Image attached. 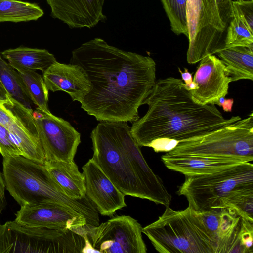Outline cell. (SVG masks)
<instances>
[{"mask_svg": "<svg viewBox=\"0 0 253 253\" xmlns=\"http://www.w3.org/2000/svg\"><path fill=\"white\" fill-rule=\"evenodd\" d=\"M70 63L80 66L91 84L81 103L98 121L129 122L156 83V63L150 57L126 51L95 38L72 52Z\"/></svg>", "mask_w": 253, "mask_h": 253, "instance_id": "6da1fadb", "label": "cell"}, {"mask_svg": "<svg viewBox=\"0 0 253 253\" xmlns=\"http://www.w3.org/2000/svg\"><path fill=\"white\" fill-rule=\"evenodd\" d=\"M148 109L132 123L130 133L140 147L168 152L180 142L198 137L242 118H225L214 104H203L172 77L156 82L142 105Z\"/></svg>", "mask_w": 253, "mask_h": 253, "instance_id": "7a4b0ae2", "label": "cell"}, {"mask_svg": "<svg viewBox=\"0 0 253 253\" xmlns=\"http://www.w3.org/2000/svg\"><path fill=\"white\" fill-rule=\"evenodd\" d=\"M177 193L201 212L233 210L253 222V164L244 162L208 174L185 176Z\"/></svg>", "mask_w": 253, "mask_h": 253, "instance_id": "3957f363", "label": "cell"}, {"mask_svg": "<svg viewBox=\"0 0 253 253\" xmlns=\"http://www.w3.org/2000/svg\"><path fill=\"white\" fill-rule=\"evenodd\" d=\"M2 166L5 188L20 207L57 202L83 215L87 224H99L98 211L87 197L77 200L66 196L44 165L14 155L3 157Z\"/></svg>", "mask_w": 253, "mask_h": 253, "instance_id": "277c9868", "label": "cell"}, {"mask_svg": "<svg viewBox=\"0 0 253 253\" xmlns=\"http://www.w3.org/2000/svg\"><path fill=\"white\" fill-rule=\"evenodd\" d=\"M142 232L161 253H230L228 246L212 231L204 212L189 206L178 211L167 207Z\"/></svg>", "mask_w": 253, "mask_h": 253, "instance_id": "5b68a950", "label": "cell"}, {"mask_svg": "<svg viewBox=\"0 0 253 253\" xmlns=\"http://www.w3.org/2000/svg\"><path fill=\"white\" fill-rule=\"evenodd\" d=\"M186 16L188 63L196 64L225 47L226 30L232 16V0H187Z\"/></svg>", "mask_w": 253, "mask_h": 253, "instance_id": "8992f818", "label": "cell"}, {"mask_svg": "<svg viewBox=\"0 0 253 253\" xmlns=\"http://www.w3.org/2000/svg\"><path fill=\"white\" fill-rule=\"evenodd\" d=\"M86 245L78 231L0 223V253H78Z\"/></svg>", "mask_w": 253, "mask_h": 253, "instance_id": "52a82bcc", "label": "cell"}, {"mask_svg": "<svg viewBox=\"0 0 253 253\" xmlns=\"http://www.w3.org/2000/svg\"><path fill=\"white\" fill-rule=\"evenodd\" d=\"M167 153L253 161V113L246 118L179 142Z\"/></svg>", "mask_w": 253, "mask_h": 253, "instance_id": "ba28073f", "label": "cell"}, {"mask_svg": "<svg viewBox=\"0 0 253 253\" xmlns=\"http://www.w3.org/2000/svg\"><path fill=\"white\" fill-rule=\"evenodd\" d=\"M92 159L125 195L146 199L129 161L108 122H100L90 133Z\"/></svg>", "mask_w": 253, "mask_h": 253, "instance_id": "9c48e42d", "label": "cell"}, {"mask_svg": "<svg viewBox=\"0 0 253 253\" xmlns=\"http://www.w3.org/2000/svg\"><path fill=\"white\" fill-rule=\"evenodd\" d=\"M87 238L97 253H146L141 224L128 215L114 217L97 226L85 225Z\"/></svg>", "mask_w": 253, "mask_h": 253, "instance_id": "30bf717a", "label": "cell"}, {"mask_svg": "<svg viewBox=\"0 0 253 253\" xmlns=\"http://www.w3.org/2000/svg\"><path fill=\"white\" fill-rule=\"evenodd\" d=\"M33 116L46 162H74L81 134L68 121L38 107Z\"/></svg>", "mask_w": 253, "mask_h": 253, "instance_id": "8fae6325", "label": "cell"}, {"mask_svg": "<svg viewBox=\"0 0 253 253\" xmlns=\"http://www.w3.org/2000/svg\"><path fill=\"white\" fill-rule=\"evenodd\" d=\"M32 109H29L9 95L0 101V124L11 133L22 156L45 165V154L41 144Z\"/></svg>", "mask_w": 253, "mask_h": 253, "instance_id": "7c38bea8", "label": "cell"}, {"mask_svg": "<svg viewBox=\"0 0 253 253\" xmlns=\"http://www.w3.org/2000/svg\"><path fill=\"white\" fill-rule=\"evenodd\" d=\"M108 123L129 161L146 199L169 207L171 195L162 179L154 173L145 160L140 147L130 133V126L126 122Z\"/></svg>", "mask_w": 253, "mask_h": 253, "instance_id": "4fadbf2b", "label": "cell"}, {"mask_svg": "<svg viewBox=\"0 0 253 253\" xmlns=\"http://www.w3.org/2000/svg\"><path fill=\"white\" fill-rule=\"evenodd\" d=\"M15 216L18 223L33 227L77 231L87 224L83 215L55 202L22 206Z\"/></svg>", "mask_w": 253, "mask_h": 253, "instance_id": "5bb4252c", "label": "cell"}, {"mask_svg": "<svg viewBox=\"0 0 253 253\" xmlns=\"http://www.w3.org/2000/svg\"><path fill=\"white\" fill-rule=\"evenodd\" d=\"M85 195L98 212L111 216L126 206L125 195L114 185L98 165L91 158L82 167Z\"/></svg>", "mask_w": 253, "mask_h": 253, "instance_id": "9a60e30c", "label": "cell"}, {"mask_svg": "<svg viewBox=\"0 0 253 253\" xmlns=\"http://www.w3.org/2000/svg\"><path fill=\"white\" fill-rule=\"evenodd\" d=\"M200 62L193 79L198 88L189 91L203 104H217L221 97L228 94L231 79L223 63L213 54Z\"/></svg>", "mask_w": 253, "mask_h": 253, "instance_id": "2e32d148", "label": "cell"}, {"mask_svg": "<svg viewBox=\"0 0 253 253\" xmlns=\"http://www.w3.org/2000/svg\"><path fill=\"white\" fill-rule=\"evenodd\" d=\"M51 16L71 28H93L105 22V0H46Z\"/></svg>", "mask_w": 253, "mask_h": 253, "instance_id": "e0dca14e", "label": "cell"}, {"mask_svg": "<svg viewBox=\"0 0 253 253\" xmlns=\"http://www.w3.org/2000/svg\"><path fill=\"white\" fill-rule=\"evenodd\" d=\"M42 77L48 90L65 91L80 103L91 89L86 74L76 64L56 61L43 72Z\"/></svg>", "mask_w": 253, "mask_h": 253, "instance_id": "ac0fdd59", "label": "cell"}, {"mask_svg": "<svg viewBox=\"0 0 253 253\" xmlns=\"http://www.w3.org/2000/svg\"><path fill=\"white\" fill-rule=\"evenodd\" d=\"M161 159L168 169L185 176L211 174L244 162L235 158L173 154L167 152L161 157Z\"/></svg>", "mask_w": 253, "mask_h": 253, "instance_id": "d6986e66", "label": "cell"}, {"mask_svg": "<svg viewBox=\"0 0 253 253\" xmlns=\"http://www.w3.org/2000/svg\"><path fill=\"white\" fill-rule=\"evenodd\" d=\"M44 165L52 178L66 196L77 200L86 196L84 176L74 162L53 160L46 162Z\"/></svg>", "mask_w": 253, "mask_h": 253, "instance_id": "ffe728a7", "label": "cell"}, {"mask_svg": "<svg viewBox=\"0 0 253 253\" xmlns=\"http://www.w3.org/2000/svg\"><path fill=\"white\" fill-rule=\"evenodd\" d=\"M216 54L226 66L232 82L253 80V48L225 46Z\"/></svg>", "mask_w": 253, "mask_h": 253, "instance_id": "44dd1931", "label": "cell"}, {"mask_svg": "<svg viewBox=\"0 0 253 253\" xmlns=\"http://www.w3.org/2000/svg\"><path fill=\"white\" fill-rule=\"evenodd\" d=\"M3 58L12 66L42 72L57 60L48 50L20 46L1 52Z\"/></svg>", "mask_w": 253, "mask_h": 253, "instance_id": "7402d4cb", "label": "cell"}, {"mask_svg": "<svg viewBox=\"0 0 253 253\" xmlns=\"http://www.w3.org/2000/svg\"><path fill=\"white\" fill-rule=\"evenodd\" d=\"M44 14L37 4L18 0H0V22L37 20Z\"/></svg>", "mask_w": 253, "mask_h": 253, "instance_id": "603a6c76", "label": "cell"}, {"mask_svg": "<svg viewBox=\"0 0 253 253\" xmlns=\"http://www.w3.org/2000/svg\"><path fill=\"white\" fill-rule=\"evenodd\" d=\"M0 81L8 94L26 107L32 108V101L20 74L3 59L0 52Z\"/></svg>", "mask_w": 253, "mask_h": 253, "instance_id": "cb8c5ba5", "label": "cell"}, {"mask_svg": "<svg viewBox=\"0 0 253 253\" xmlns=\"http://www.w3.org/2000/svg\"><path fill=\"white\" fill-rule=\"evenodd\" d=\"M13 67L20 74L33 103L42 111L51 113L48 104L49 90L42 76L33 70Z\"/></svg>", "mask_w": 253, "mask_h": 253, "instance_id": "d4e9b609", "label": "cell"}, {"mask_svg": "<svg viewBox=\"0 0 253 253\" xmlns=\"http://www.w3.org/2000/svg\"><path fill=\"white\" fill-rule=\"evenodd\" d=\"M225 45L253 48V32L233 7L232 18L226 30Z\"/></svg>", "mask_w": 253, "mask_h": 253, "instance_id": "484cf974", "label": "cell"}, {"mask_svg": "<svg viewBox=\"0 0 253 253\" xmlns=\"http://www.w3.org/2000/svg\"><path fill=\"white\" fill-rule=\"evenodd\" d=\"M170 22L171 29L175 34L188 37L186 16L187 0H161Z\"/></svg>", "mask_w": 253, "mask_h": 253, "instance_id": "4316f807", "label": "cell"}, {"mask_svg": "<svg viewBox=\"0 0 253 253\" xmlns=\"http://www.w3.org/2000/svg\"><path fill=\"white\" fill-rule=\"evenodd\" d=\"M0 153L3 157L22 154L9 131L0 124Z\"/></svg>", "mask_w": 253, "mask_h": 253, "instance_id": "83f0119b", "label": "cell"}, {"mask_svg": "<svg viewBox=\"0 0 253 253\" xmlns=\"http://www.w3.org/2000/svg\"><path fill=\"white\" fill-rule=\"evenodd\" d=\"M232 7L237 11L250 31L253 32V0L232 1Z\"/></svg>", "mask_w": 253, "mask_h": 253, "instance_id": "f1b7e54d", "label": "cell"}, {"mask_svg": "<svg viewBox=\"0 0 253 253\" xmlns=\"http://www.w3.org/2000/svg\"><path fill=\"white\" fill-rule=\"evenodd\" d=\"M5 189L3 174L0 171V220L1 215L3 211L5 210L7 204L5 196Z\"/></svg>", "mask_w": 253, "mask_h": 253, "instance_id": "f546056e", "label": "cell"}, {"mask_svg": "<svg viewBox=\"0 0 253 253\" xmlns=\"http://www.w3.org/2000/svg\"><path fill=\"white\" fill-rule=\"evenodd\" d=\"M234 103L233 98L225 99L224 97H221L216 105L222 107L225 112H231Z\"/></svg>", "mask_w": 253, "mask_h": 253, "instance_id": "4dcf8cb0", "label": "cell"}, {"mask_svg": "<svg viewBox=\"0 0 253 253\" xmlns=\"http://www.w3.org/2000/svg\"><path fill=\"white\" fill-rule=\"evenodd\" d=\"M178 70L180 73L182 80L184 82V84H188L193 81L192 73H190L187 68H184V72H182L180 68H178Z\"/></svg>", "mask_w": 253, "mask_h": 253, "instance_id": "1f68e13d", "label": "cell"}, {"mask_svg": "<svg viewBox=\"0 0 253 253\" xmlns=\"http://www.w3.org/2000/svg\"><path fill=\"white\" fill-rule=\"evenodd\" d=\"M9 94L0 81V101H4L8 99Z\"/></svg>", "mask_w": 253, "mask_h": 253, "instance_id": "d6a6232c", "label": "cell"}, {"mask_svg": "<svg viewBox=\"0 0 253 253\" xmlns=\"http://www.w3.org/2000/svg\"><path fill=\"white\" fill-rule=\"evenodd\" d=\"M184 85L185 88L188 90L191 91L195 89H197L198 88V85L197 84L194 82L193 81L190 83L189 84L185 85L184 83Z\"/></svg>", "mask_w": 253, "mask_h": 253, "instance_id": "836d02e7", "label": "cell"}, {"mask_svg": "<svg viewBox=\"0 0 253 253\" xmlns=\"http://www.w3.org/2000/svg\"></svg>", "mask_w": 253, "mask_h": 253, "instance_id": "e575fe53", "label": "cell"}]
</instances>
